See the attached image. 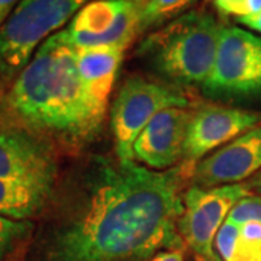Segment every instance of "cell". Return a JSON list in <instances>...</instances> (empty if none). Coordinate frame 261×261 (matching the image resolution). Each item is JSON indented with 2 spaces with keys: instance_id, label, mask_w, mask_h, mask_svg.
<instances>
[{
  "instance_id": "obj_12",
  "label": "cell",
  "mask_w": 261,
  "mask_h": 261,
  "mask_svg": "<svg viewBox=\"0 0 261 261\" xmlns=\"http://www.w3.org/2000/svg\"><path fill=\"white\" fill-rule=\"evenodd\" d=\"M193 111L167 108L159 112L134 142V160L155 171L173 168L183 159L187 128Z\"/></svg>"
},
{
  "instance_id": "obj_7",
  "label": "cell",
  "mask_w": 261,
  "mask_h": 261,
  "mask_svg": "<svg viewBox=\"0 0 261 261\" xmlns=\"http://www.w3.org/2000/svg\"><path fill=\"white\" fill-rule=\"evenodd\" d=\"M142 8L132 0H93L84 5L58 35L75 49L129 47L141 35Z\"/></svg>"
},
{
  "instance_id": "obj_10",
  "label": "cell",
  "mask_w": 261,
  "mask_h": 261,
  "mask_svg": "<svg viewBox=\"0 0 261 261\" xmlns=\"http://www.w3.org/2000/svg\"><path fill=\"white\" fill-rule=\"evenodd\" d=\"M261 125V112L238 108L206 106L193 112L187 128L183 160L195 164L247 130Z\"/></svg>"
},
{
  "instance_id": "obj_20",
  "label": "cell",
  "mask_w": 261,
  "mask_h": 261,
  "mask_svg": "<svg viewBox=\"0 0 261 261\" xmlns=\"http://www.w3.org/2000/svg\"><path fill=\"white\" fill-rule=\"evenodd\" d=\"M5 86L6 83L0 79V130L10 126V125H6V122L9 121V113H8V105H6L8 92L5 90Z\"/></svg>"
},
{
  "instance_id": "obj_5",
  "label": "cell",
  "mask_w": 261,
  "mask_h": 261,
  "mask_svg": "<svg viewBox=\"0 0 261 261\" xmlns=\"http://www.w3.org/2000/svg\"><path fill=\"white\" fill-rule=\"evenodd\" d=\"M189 97L174 84L132 75L122 84L111 111L115 152L119 160H134V142L149 121L167 108H187Z\"/></svg>"
},
{
  "instance_id": "obj_21",
  "label": "cell",
  "mask_w": 261,
  "mask_h": 261,
  "mask_svg": "<svg viewBox=\"0 0 261 261\" xmlns=\"http://www.w3.org/2000/svg\"><path fill=\"white\" fill-rule=\"evenodd\" d=\"M20 2L22 0H0V28L12 15V12L18 8Z\"/></svg>"
},
{
  "instance_id": "obj_11",
  "label": "cell",
  "mask_w": 261,
  "mask_h": 261,
  "mask_svg": "<svg viewBox=\"0 0 261 261\" xmlns=\"http://www.w3.org/2000/svg\"><path fill=\"white\" fill-rule=\"evenodd\" d=\"M261 170V125L214 151L195 166L192 181L202 189L237 185Z\"/></svg>"
},
{
  "instance_id": "obj_8",
  "label": "cell",
  "mask_w": 261,
  "mask_h": 261,
  "mask_svg": "<svg viewBox=\"0 0 261 261\" xmlns=\"http://www.w3.org/2000/svg\"><path fill=\"white\" fill-rule=\"evenodd\" d=\"M250 193L244 183L202 189L192 186L183 195L185 211L178 219L183 243L199 258H214V240L238 200Z\"/></svg>"
},
{
  "instance_id": "obj_17",
  "label": "cell",
  "mask_w": 261,
  "mask_h": 261,
  "mask_svg": "<svg viewBox=\"0 0 261 261\" xmlns=\"http://www.w3.org/2000/svg\"><path fill=\"white\" fill-rule=\"evenodd\" d=\"M224 261H261V224L240 225L238 238Z\"/></svg>"
},
{
  "instance_id": "obj_26",
  "label": "cell",
  "mask_w": 261,
  "mask_h": 261,
  "mask_svg": "<svg viewBox=\"0 0 261 261\" xmlns=\"http://www.w3.org/2000/svg\"><path fill=\"white\" fill-rule=\"evenodd\" d=\"M197 258V261H222L218 255H215L214 258H199V257H196Z\"/></svg>"
},
{
  "instance_id": "obj_9",
  "label": "cell",
  "mask_w": 261,
  "mask_h": 261,
  "mask_svg": "<svg viewBox=\"0 0 261 261\" xmlns=\"http://www.w3.org/2000/svg\"><path fill=\"white\" fill-rule=\"evenodd\" d=\"M54 144L22 126L0 130V178L54 185L58 166Z\"/></svg>"
},
{
  "instance_id": "obj_14",
  "label": "cell",
  "mask_w": 261,
  "mask_h": 261,
  "mask_svg": "<svg viewBox=\"0 0 261 261\" xmlns=\"http://www.w3.org/2000/svg\"><path fill=\"white\" fill-rule=\"evenodd\" d=\"M54 185L0 178V216L31 221L47 209Z\"/></svg>"
},
{
  "instance_id": "obj_16",
  "label": "cell",
  "mask_w": 261,
  "mask_h": 261,
  "mask_svg": "<svg viewBox=\"0 0 261 261\" xmlns=\"http://www.w3.org/2000/svg\"><path fill=\"white\" fill-rule=\"evenodd\" d=\"M196 0H149L141 13V34L149 29L161 28L168 20L181 16V13Z\"/></svg>"
},
{
  "instance_id": "obj_25",
  "label": "cell",
  "mask_w": 261,
  "mask_h": 261,
  "mask_svg": "<svg viewBox=\"0 0 261 261\" xmlns=\"http://www.w3.org/2000/svg\"><path fill=\"white\" fill-rule=\"evenodd\" d=\"M132 2H134V3H137V5H138V6H141V8H144V6L148 3L149 0H132Z\"/></svg>"
},
{
  "instance_id": "obj_4",
  "label": "cell",
  "mask_w": 261,
  "mask_h": 261,
  "mask_svg": "<svg viewBox=\"0 0 261 261\" xmlns=\"http://www.w3.org/2000/svg\"><path fill=\"white\" fill-rule=\"evenodd\" d=\"M89 0H22L0 28V79L15 80L48 38Z\"/></svg>"
},
{
  "instance_id": "obj_23",
  "label": "cell",
  "mask_w": 261,
  "mask_h": 261,
  "mask_svg": "<svg viewBox=\"0 0 261 261\" xmlns=\"http://www.w3.org/2000/svg\"><path fill=\"white\" fill-rule=\"evenodd\" d=\"M244 186L248 189L250 193L261 196V170L258 173H255L254 176H251V177L248 178V180L244 183Z\"/></svg>"
},
{
  "instance_id": "obj_22",
  "label": "cell",
  "mask_w": 261,
  "mask_h": 261,
  "mask_svg": "<svg viewBox=\"0 0 261 261\" xmlns=\"http://www.w3.org/2000/svg\"><path fill=\"white\" fill-rule=\"evenodd\" d=\"M149 261H185V255L181 250H168L157 252Z\"/></svg>"
},
{
  "instance_id": "obj_3",
  "label": "cell",
  "mask_w": 261,
  "mask_h": 261,
  "mask_svg": "<svg viewBox=\"0 0 261 261\" xmlns=\"http://www.w3.org/2000/svg\"><path fill=\"white\" fill-rule=\"evenodd\" d=\"M221 29L212 13L192 10L144 38L137 54L170 84L203 86L214 68Z\"/></svg>"
},
{
  "instance_id": "obj_18",
  "label": "cell",
  "mask_w": 261,
  "mask_h": 261,
  "mask_svg": "<svg viewBox=\"0 0 261 261\" xmlns=\"http://www.w3.org/2000/svg\"><path fill=\"white\" fill-rule=\"evenodd\" d=\"M226 221L237 225H244L248 222H258L261 224V196L248 193L244 196L238 203L233 206L229 212Z\"/></svg>"
},
{
  "instance_id": "obj_6",
  "label": "cell",
  "mask_w": 261,
  "mask_h": 261,
  "mask_svg": "<svg viewBox=\"0 0 261 261\" xmlns=\"http://www.w3.org/2000/svg\"><path fill=\"white\" fill-rule=\"evenodd\" d=\"M202 90L215 99L261 96V37L238 27L221 29L214 68Z\"/></svg>"
},
{
  "instance_id": "obj_13",
  "label": "cell",
  "mask_w": 261,
  "mask_h": 261,
  "mask_svg": "<svg viewBox=\"0 0 261 261\" xmlns=\"http://www.w3.org/2000/svg\"><path fill=\"white\" fill-rule=\"evenodd\" d=\"M121 47H94L75 49L77 68L89 96L97 108L106 112L109 96L123 61Z\"/></svg>"
},
{
  "instance_id": "obj_24",
  "label": "cell",
  "mask_w": 261,
  "mask_h": 261,
  "mask_svg": "<svg viewBox=\"0 0 261 261\" xmlns=\"http://www.w3.org/2000/svg\"><path fill=\"white\" fill-rule=\"evenodd\" d=\"M238 22H240V23H243V25H245L247 28H250L252 29V31H255V32L261 34V12L258 13V15H255V16L238 19Z\"/></svg>"
},
{
  "instance_id": "obj_15",
  "label": "cell",
  "mask_w": 261,
  "mask_h": 261,
  "mask_svg": "<svg viewBox=\"0 0 261 261\" xmlns=\"http://www.w3.org/2000/svg\"><path fill=\"white\" fill-rule=\"evenodd\" d=\"M35 237L32 221L0 216V261H25Z\"/></svg>"
},
{
  "instance_id": "obj_19",
  "label": "cell",
  "mask_w": 261,
  "mask_h": 261,
  "mask_svg": "<svg viewBox=\"0 0 261 261\" xmlns=\"http://www.w3.org/2000/svg\"><path fill=\"white\" fill-rule=\"evenodd\" d=\"M216 10L237 19L255 16L261 12V0H212Z\"/></svg>"
},
{
  "instance_id": "obj_2",
  "label": "cell",
  "mask_w": 261,
  "mask_h": 261,
  "mask_svg": "<svg viewBox=\"0 0 261 261\" xmlns=\"http://www.w3.org/2000/svg\"><path fill=\"white\" fill-rule=\"evenodd\" d=\"M9 119L65 148L96 138L106 112L89 96L77 68L75 48L58 32L38 48L6 96Z\"/></svg>"
},
{
  "instance_id": "obj_1",
  "label": "cell",
  "mask_w": 261,
  "mask_h": 261,
  "mask_svg": "<svg viewBox=\"0 0 261 261\" xmlns=\"http://www.w3.org/2000/svg\"><path fill=\"white\" fill-rule=\"evenodd\" d=\"M195 164L166 171L93 155L42 244L44 261H147L181 250V189Z\"/></svg>"
}]
</instances>
